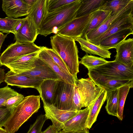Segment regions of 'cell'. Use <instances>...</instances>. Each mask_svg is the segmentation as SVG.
<instances>
[{
	"instance_id": "obj_1",
	"label": "cell",
	"mask_w": 133,
	"mask_h": 133,
	"mask_svg": "<svg viewBox=\"0 0 133 133\" xmlns=\"http://www.w3.org/2000/svg\"><path fill=\"white\" fill-rule=\"evenodd\" d=\"M82 1L76 0L47 14L38 27V34L46 36L54 33L55 28L57 31L75 18Z\"/></svg>"
},
{
	"instance_id": "obj_2",
	"label": "cell",
	"mask_w": 133,
	"mask_h": 133,
	"mask_svg": "<svg viewBox=\"0 0 133 133\" xmlns=\"http://www.w3.org/2000/svg\"><path fill=\"white\" fill-rule=\"evenodd\" d=\"M52 49L62 59L70 74L76 79L79 72L78 50L75 40L56 33L50 37Z\"/></svg>"
},
{
	"instance_id": "obj_3",
	"label": "cell",
	"mask_w": 133,
	"mask_h": 133,
	"mask_svg": "<svg viewBox=\"0 0 133 133\" xmlns=\"http://www.w3.org/2000/svg\"><path fill=\"white\" fill-rule=\"evenodd\" d=\"M39 95L24 97L12 109L3 127L7 133H15L40 108Z\"/></svg>"
},
{
	"instance_id": "obj_4",
	"label": "cell",
	"mask_w": 133,
	"mask_h": 133,
	"mask_svg": "<svg viewBox=\"0 0 133 133\" xmlns=\"http://www.w3.org/2000/svg\"><path fill=\"white\" fill-rule=\"evenodd\" d=\"M42 46L34 43L16 42L9 45L0 56L1 66L8 64L21 56L40 51Z\"/></svg>"
},
{
	"instance_id": "obj_5",
	"label": "cell",
	"mask_w": 133,
	"mask_h": 133,
	"mask_svg": "<svg viewBox=\"0 0 133 133\" xmlns=\"http://www.w3.org/2000/svg\"><path fill=\"white\" fill-rule=\"evenodd\" d=\"M75 85L58 80L52 104L61 110L75 111L72 103Z\"/></svg>"
},
{
	"instance_id": "obj_6",
	"label": "cell",
	"mask_w": 133,
	"mask_h": 133,
	"mask_svg": "<svg viewBox=\"0 0 133 133\" xmlns=\"http://www.w3.org/2000/svg\"><path fill=\"white\" fill-rule=\"evenodd\" d=\"M88 75L97 86L107 92L112 91L123 86L130 85L133 87V80L116 78L100 73L93 69H88Z\"/></svg>"
},
{
	"instance_id": "obj_7",
	"label": "cell",
	"mask_w": 133,
	"mask_h": 133,
	"mask_svg": "<svg viewBox=\"0 0 133 133\" xmlns=\"http://www.w3.org/2000/svg\"><path fill=\"white\" fill-rule=\"evenodd\" d=\"M95 12L88 15L75 18L58 29L56 33L75 40L82 37L84 30Z\"/></svg>"
},
{
	"instance_id": "obj_8",
	"label": "cell",
	"mask_w": 133,
	"mask_h": 133,
	"mask_svg": "<svg viewBox=\"0 0 133 133\" xmlns=\"http://www.w3.org/2000/svg\"><path fill=\"white\" fill-rule=\"evenodd\" d=\"M92 69L100 73L112 77L133 80V67H128L115 60L108 61Z\"/></svg>"
},
{
	"instance_id": "obj_9",
	"label": "cell",
	"mask_w": 133,
	"mask_h": 133,
	"mask_svg": "<svg viewBox=\"0 0 133 133\" xmlns=\"http://www.w3.org/2000/svg\"><path fill=\"white\" fill-rule=\"evenodd\" d=\"M43 102L46 118L51 121L52 125L58 131L62 129L63 125L65 122L77 115L79 111L61 110L52 104Z\"/></svg>"
},
{
	"instance_id": "obj_10",
	"label": "cell",
	"mask_w": 133,
	"mask_h": 133,
	"mask_svg": "<svg viewBox=\"0 0 133 133\" xmlns=\"http://www.w3.org/2000/svg\"><path fill=\"white\" fill-rule=\"evenodd\" d=\"M43 80L15 73L10 70L5 74L4 81L8 85L21 88H33L38 91L40 85Z\"/></svg>"
},
{
	"instance_id": "obj_11",
	"label": "cell",
	"mask_w": 133,
	"mask_h": 133,
	"mask_svg": "<svg viewBox=\"0 0 133 133\" xmlns=\"http://www.w3.org/2000/svg\"><path fill=\"white\" fill-rule=\"evenodd\" d=\"M133 1L115 15L111 13L97 28L91 30L85 36L84 38L89 41L94 39L105 32L113 23L122 16L133 13Z\"/></svg>"
},
{
	"instance_id": "obj_12",
	"label": "cell",
	"mask_w": 133,
	"mask_h": 133,
	"mask_svg": "<svg viewBox=\"0 0 133 133\" xmlns=\"http://www.w3.org/2000/svg\"><path fill=\"white\" fill-rule=\"evenodd\" d=\"M133 13L121 16L111 24L105 32L96 38L88 41L97 45L103 39L120 30L128 28L133 29Z\"/></svg>"
},
{
	"instance_id": "obj_13",
	"label": "cell",
	"mask_w": 133,
	"mask_h": 133,
	"mask_svg": "<svg viewBox=\"0 0 133 133\" xmlns=\"http://www.w3.org/2000/svg\"><path fill=\"white\" fill-rule=\"evenodd\" d=\"M31 7L24 0H2L3 11L8 16L14 18L27 16Z\"/></svg>"
},
{
	"instance_id": "obj_14",
	"label": "cell",
	"mask_w": 133,
	"mask_h": 133,
	"mask_svg": "<svg viewBox=\"0 0 133 133\" xmlns=\"http://www.w3.org/2000/svg\"><path fill=\"white\" fill-rule=\"evenodd\" d=\"M38 57L45 63L54 71L57 76L58 80L76 85V79L73 76L63 70L54 61L51 56L44 50L42 46L40 51Z\"/></svg>"
},
{
	"instance_id": "obj_15",
	"label": "cell",
	"mask_w": 133,
	"mask_h": 133,
	"mask_svg": "<svg viewBox=\"0 0 133 133\" xmlns=\"http://www.w3.org/2000/svg\"><path fill=\"white\" fill-rule=\"evenodd\" d=\"M115 49V61L129 68L133 66V39L124 41Z\"/></svg>"
},
{
	"instance_id": "obj_16",
	"label": "cell",
	"mask_w": 133,
	"mask_h": 133,
	"mask_svg": "<svg viewBox=\"0 0 133 133\" xmlns=\"http://www.w3.org/2000/svg\"><path fill=\"white\" fill-rule=\"evenodd\" d=\"M40 51L20 57L5 66L16 73L30 70L35 67V60L38 57Z\"/></svg>"
},
{
	"instance_id": "obj_17",
	"label": "cell",
	"mask_w": 133,
	"mask_h": 133,
	"mask_svg": "<svg viewBox=\"0 0 133 133\" xmlns=\"http://www.w3.org/2000/svg\"><path fill=\"white\" fill-rule=\"evenodd\" d=\"M35 64V67L33 69L19 74L34 78L58 80L57 76L54 71L38 57L36 59Z\"/></svg>"
},
{
	"instance_id": "obj_18",
	"label": "cell",
	"mask_w": 133,
	"mask_h": 133,
	"mask_svg": "<svg viewBox=\"0 0 133 133\" xmlns=\"http://www.w3.org/2000/svg\"><path fill=\"white\" fill-rule=\"evenodd\" d=\"M22 25L15 34L14 39L21 43H34L39 34L34 24L26 17Z\"/></svg>"
},
{
	"instance_id": "obj_19",
	"label": "cell",
	"mask_w": 133,
	"mask_h": 133,
	"mask_svg": "<svg viewBox=\"0 0 133 133\" xmlns=\"http://www.w3.org/2000/svg\"><path fill=\"white\" fill-rule=\"evenodd\" d=\"M89 107L79 110L78 114L65 122L62 130L66 132L75 131L87 129Z\"/></svg>"
},
{
	"instance_id": "obj_20",
	"label": "cell",
	"mask_w": 133,
	"mask_h": 133,
	"mask_svg": "<svg viewBox=\"0 0 133 133\" xmlns=\"http://www.w3.org/2000/svg\"><path fill=\"white\" fill-rule=\"evenodd\" d=\"M46 6L47 0H36L26 17L34 24L37 30L47 13Z\"/></svg>"
},
{
	"instance_id": "obj_21",
	"label": "cell",
	"mask_w": 133,
	"mask_h": 133,
	"mask_svg": "<svg viewBox=\"0 0 133 133\" xmlns=\"http://www.w3.org/2000/svg\"><path fill=\"white\" fill-rule=\"evenodd\" d=\"M133 34V29H124L113 34L101 41L98 45L108 50L115 48L129 35Z\"/></svg>"
},
{
	"instance_id": "obj_22",
	"label": "cell",
	"mask_w": 133,
	"mask_h": 133,
	"mask_svg": "<svg viewBox=\"0 0 133 133\" xmlns=\"http://www.w3.org/2000/svg\"><path fill=\"white\" fill-rule=\"evenodd\" d=\"M77 41L81 46V49L87 54L98 55L104 58H111V53L108 50L99 45L92 43L84 38L80 37L75 40Z\"/></svg>"
},
{
	"instance_id": "obj_23",
	"label": "cell",
	"mask_w": 133,
	"mask_h": 133,
	"mask_svg": "<svg viewBox=\"0 0 133 133\" xmlns=\"http://www.w3.org/2000/svg\"><path fill=\"white\" fill-rule=\"evenodd\" d=\"M58 80L44 79L38 91L43 102L52 104V100Z\"/></svg>"
},
{
	"instance_id": "obj_24",
	"label": "cell",
	"mask_w": 133,
	"mask_h": 133,
	"mask_svg": "<svg viewBox=\"0 0 133 133\" xmlns=\"http://www.w3.org/2000/svg\"><path fill=\"white\" fill-rule=\"evenodd\" d=\"M107 92L103 89L89 107L87 128L90 129L96 121L101 109L106 100Z\"/></svg>"
},
{
	"instance_id": "obj_25",
	"label": "cell",
	"mask_w": 133,
	"mask_h": 133,
	"mask_svg": "<svg viewBox=\"0 0 133 133\" xmlns=\"http://www.w3.org/2000/svg\"><path fill=\"white\" fill-rule=\"evenodd\" d=\"M104 0H82L77 10L76 18L91 14L99 10L106 2Z\"/></svg>"
},
{
	"instance_id": "obj_26",
	"label": "cell",
	"mask_w": 133,
	"mask_h": 133,
	"mask_svg": "<svg viewBox=\"0 0 133 133\" xmlns=\"http://www.w3.org/2000/svg\"><path fill=\"white\" fill-rule=\"evenodd\" d=\"M110 11L98 10L95 12L83 32L82 37L84 38L85 35L91 30L98 28L111 13Z\"/></svg>"
},
{
	"instance_id": "obj_27",
	"label": "cell",
	"mask_w": 133,
	"mask_h": 133,
	"mask_svg": "<svg viewBox=\"0 0 133 133\" xmlns=\"http://www.w3.org/2000/svg\"><path fill=\"white\" fill-rule=\"evenodd\" d=\"M133 1V0L106 1L99 10L110 11H111L112 15H115Z\"/></svg>"
},
{
	"instance_id": "obj_28",
	"label": "cell",
	"mask_w": 133,
	"mask_h": 133,
	"mask_svg": "<svg viewBox=\"0 0 133 133\" xmlns=\"http://www.w3.org/2000/svg\"><path fill=\"white\" fill-rule=\"evenodd\" d=\"M118 89L107 92L105 108L109 115L118 117Z\"/></svg>"
},
{
	"instance_id": "obj_29",
	"label": "cell",
	"mask_w": 133,
	"mask_h": 133,
	"mask_svg": "<svg viewBox=\"0 0 133 133\" xmlns=\"http://www.w3.org/2000/svg\"><path fill=\"white\" fill-rule=\"evenodd\" d=\"M130 88V85H126L118 89V118L121 121L123 119V111L125 101Z\"/></svg>"
},
{
	"instance_id": "obj_30",
	"label": "cell",
	"mask_w": 133,
	"mask_h": 133,
	"mask_svg": "<svg viewBox=\"0 0 133 133\" xmlns=\"http://www.w3.org/2000/svg\"><path fill=\"white\" fill-rule=\"evenodd\" d=\"M23 19H15L8 16L0 18V31L7 34L10 32L14 34L15 29Z\"/></svg>"
},
{
	"instance_id": "obj_31",
	"label": "cell",
	"mask_w": 133,
	"mask_h": 133,
	"mask_svg": "<svg viewBox=\"0 0 133 133\" xmlns=\"http://www.w3.org/2000/svg\"><path fill=\"white\" fill-rule=\"evenodd\" d=\"M108 62L101 57L86 54L81 59L79 63L83 65L88 69H94L105 64Z\"/></svg>"
},
{
	"instance_id": "obj_32",
	"label": "cell",
	"mask_w": 133,
	"mask_h": 133,
	"mask_svg": "<svg viewBox=\"0 0 133 133\" xmlns=\"http://www.w3.org/2000/svg\"><path fill=\"white\" fill-rule=\"evenodd\" d=\"M76 1V0H47V13H48L52 12L64 6L75 2Z\"/></svg>"
},
{
	"instance_id": "obj_33",
	"label": "cell",
	"mask_w": 133,
	"mask_h": 133,
	"mask_svg": "<svg viewBox=\"0 0 133 133\" xmlns=\"http://www.w3.org/2000/svg\"><path fill=\"white\" fill-rule=\"evenodd\" d=\"M18 94L8 85L0 88V108L4 107L2 104L5 101Z\"/></svg>"
},
{
	"instance_id": "obj_34",
	"label": "cell",
	"mask_w": 133,
	"mask_h": 133,
	"mask_svg": "<svg viewBox=\"0 0 133 133\" xmlns=\"http://www.w3.org/2000/svg\"><path fill=\"white\" fill-rule=\"evenodd\" d=\"M46 120L44 115L41 114L38 116L34 123L30 125L27 133H41L44 124Z\"/></svg>"
},
{
	"instance_id": "obj_35",
	"label": "cell",
	"mask_w": 133,
	"mask_h": 133,
	"mask_svg": "<svg viewBox=\"0 0 133 133\" xmlns=\"http://www.w3.org/2000/svg\"><path fill=\"white\" fill-rule=\"evenodd\" d=\"M43 48L51 56L54 62L56 63L64 71L70 74L69 71L64 62L58 55L52 49L49 48L44 46H43Z\"/></svg>"
},
{
	"instance_id": "obj_36",
	"label": "cell",
	"mask_w": 133,
	"mask_h": 133,
	"mask_svg": "<svg viewBox=\"0 0 133 133\" xmlns=\"http://www.w3.org/2000/svg\"><path fill=\"white\" fill-rule=\"evenodd\" d=\"M24 97L22 94L18 93L16 95L9 98L2 104L3 106L12 111L14 108L23 98Z\"/></svg>"
},
{
	"instance_id": "obj_37",
	"label": "cell",
	"mask_w": 133,
	"mask_h": 133,
	"mask_svg": "<svg viewBox=\"0 0 133 133\" xmlns=\"http://www.w3.org/2000/svg\"><path fill=\"white\" fill-rule=\"evenodd\" d=\"M11 111L5 107L0 108V127L3 126L9 117Z\"/></svg>"
},
{
	"instance_id": "obj_38",
	"label": "cell",
	"mask_w": 133,
	"mask_h": 133,
	"mask_svg": "<svg viewBox=\"0 0 133 133\" xmlns=\"http://www.w3.org/2000/svg\"><path fill=\"white\" fill-rule=\"evenodd\" d=\"M58 131L52 125L49 126L45 130L41 133H58Z\"/></svg>"
},
{
	"instance_id": "obj_39",
	"label": "cell",
	"mask_w": 133,
	"mask_h": 133,
	"mask_svg": "<svg viewBox=\"0 0 133 133\" xmlns=\"http://www.w3.org/2000/svg\"><path fill=\"white\" fill-rule=\"evenodd\" d=\"M58 133H89L88 129L79 130L75 131L66 132L60 130L58 131Z\"/></svg>"
},
{
	"instance_id": "obj_40",
	"label": "cell",
	"mask_w": 133,
	"mask_h": 133,
	"mask_svg": "<svg viewBox=\"0 0 133 133\" xmlns=\"http://www.w3.org/2000/svg\"><path fill=\"white\" fill-rule=\"evenodd\" d=\"M5 75L4 70L0 68V85L4 81Z\"/></svg>"
},
{
	"instance_id": "obj_41",
	"label": "cell",
	"mask_w": 133,
	"mask_h": 133,
	"mask_svg": "<svg viewBox=\"0 0 133 133\" xmlns=\"http://www.w3.org/2000/svg\"><path fill=\"white\" fill-rule=\"evenodd\" d=\"M8 34H7L5 35H4V36L0 40V51L2 47V45L4 42L5 38L6 37Z\"/></svg>"
},
{
	"instance_id": "obj_42",
	"label": "cell",
	"mask_w": 133,
	"mask_h": 133,
	"mask_svg": "<svg viewBox=\"0 0 133 133\" xmlns=\"http://www.w3.org/2000/svg\"><path fill=\"white\" fill-rule=\"evenodd\" d=\"M36 0H24L25 2L28 5L31 6Z\"/></svg>"
},
{
	"instance_id": "obj_43",
	"label": "cell",
	"mask_w": 133,
	"mask_h": 133,
	"mask_svg": "<svg viewBox=\"0 0 133 133\" xmlns=\"http://www.w3.org/2000/svg\"><path fill=\"white\" fill-rule=\"evenodd\" d=\"M0 133H7V132L4 129L0 127Z\"/></svg>"
},
{
	"instance_id": "obj_44",
	"label": "cell",
	"mask_w": 133,
	"mask_h": 133,
	"mask_svg": "<svg viewBox=\"0 0 133 133\" xmlns=\"http://www.w3.org/2000/svg\"><path fill=\"white\" fill-rule=\"evenodd\" d=\"M4 35L2 32H0V40L4 36Z\"/></svg>"
}]
</instances>
